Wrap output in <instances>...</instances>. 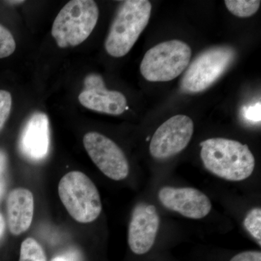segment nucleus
Instances as JSON below:
<instances>
[{
    "label": "nucleus",
    "mask_w": 261,
    "mask_h": 261,
    "mask_svg": "<svg viewBox=\"0 0 261 261\" xmlns=\"http://www.w3.org/2000/svg\"><path fill=\"white\" fill-rule=\"evenodd\" d=\"M200 146L204 166L218 177L240 181L253 172L255 158L247 145L228 139L212 138L201 142Z\"/></svg>",
    "instance_id": "nucleus-1"
},
{
    "label": "nucleus",
    "mask_w": 261,
    "mask_h": 261,
    "mask_svg": "<svg viewBox=\"0 0 261 261\" xmlns=\"http://www.w3.org/2000/svg\"><path fill=\"white\" fill-rule=\"evenodd\" d=\"M151 11L147 0L122 2L105 43L110 56L121 58L129 53L148 24Z\"/></svg>",
    "instance_id": "nucleus-2"
},
{
    "label": "nucleus",
    "mask_w": 261,
    "mask_h": 261,
    "mask_svg": "<svg viewBox=\"0 0 261 261\" xmlns=\"http://www.w3.org/2000/svg\"><path fill=\"white\" fill-rule=\"evenodd\" d=\"M99 18V9L92 0H72L62 8L51 28L58 47H75L93 32Z\"/></svg>",
    "instance_id": "nucleus-3"
},
{
    "label": "nucleus",
    "mask_w": 261,
    "mask_h": 261,
    "mask_svg": "<svg viewBox=\"0 0 261 261\" xmlns=\"http://www.w3.org/2000/svg\"><path fill=\"white\" fill-rule=\"evenodd\" d=\"M58 193L66 210L78 222H92L101 214L102 203L97 187L81 171L65 174L58 185Z\"/></svg>",
    "instance_id": "nucleus-4"
},
{
    "label": "nucleus",
    "mask_w": 261,
    "mask_h": 261,
    "mask_svg": "<svg viewBox=\"0 0 261 261\" xmlns=\"http://www.w3.org/2000/svg\"><path fill=\"white\" fill-rule=\"evenodd\" d=\"M236 57V50L229 46L202 51L187 67L180 83L182 92L196 94L208 89L231 67Z\"/></svg>",
    "instance_id": "nucleus-5"
},
{
    "label": "nucleus",
    "mask_w": 261,
    "mask_h": 261,
    "mask_svg": "<svg viewBox=\"0 0 261 261\" xmlns=\"http://www.w3.org/2000/svg\"><path fill=\"white\" fill-rule=\"evenodd\" d=\"M191 56V48L181 41L160 43L145 53L140 65L141 73L148 82H169L186 69Z\"/></svg>",
    "instance_id": "nucleus-6"
},
{
    "label": "nucleus",
    "mask_w": 261,
    "mask_h": 261,
    "mask_svg": "<svg viewBox=\"0 0 261 261\" xmlns=\"http://www.w3.org/2000/svg\"><path fill=\"white\" fill-rule=\"evenodd\" d=\"M84 147L94 164L108 178L121 181L128 176L129 165L125 154L111 139L97 132L84 135Z\"/></svg>",
    "instance_id": "nucleus-7"
},
{
    "label": "nucleus",
    "mask_w": 261,
    "mask_h": 261,
    "mask_svg": "<svg viewBox=\"0 0 261 261\" xmlns=\"http://www.w3.org/2000/svg\"><path fill=\"white\" fill-rule=\"evenodd\" d=\"M193 132L194 123L190 117L185 115L171 117L154 132L149 152L154 159H169L186 148Z\"/></svg>",
    "instance_id": "nucleus-8"
},
{
    "label": "nucleus",
    "mask_w": 261,
    "mask_h": 261,
    "mask_svg": "<svg viewBox=\"0 0 261 261\" xmlns=\"http://www.w3.org/2000/svg\"><path fill=\"white\" fill-rule=\"evenodd\" d=\"M159 198L161 203L168 210L189 219H202L212 208L207 195L190 187H163L159 192Z\"/></svg>",
    "instance_id": "nucleus-9"
},
{
    "label": "nucleus",
    "mask_w": 261,
    "mask_h": 261,
    "mask_svg": "<svg viewBox=\"0 0 261 261\" xmlns=\"http://www.w3.org/2000/svg\"><path fill=\"white\" fill-rule=\"evenodd\" d=\"M160 226L155 207L141 202L132 212L128 227V243L136 255H145L152 249Z\"/></svg>",
    "instance_id": "nucleus-10"
},
{
    "label": "nucleus",
    "mask_w": 261,
    "mask_h": 261,
    "mask_svg": "<svg viewBox=\"0 0 261 261\" xmlns=\"http://www.w3.org/2000/svg\"><path fill=\"white\" fill-rule=\"evenodd\" d=\"M79 100L89 110L112 116H119L128 109L125 96L118 91L108 90L102 76L95 73L86 77Z\"/></svg>",
    "instance_id": "nucleus-11"
},
{
    "label": "nucleus",
    "mask_w": 261,
    "mask_h": 261,
    "mask_svg": "<svg viewBox=\"0 0 261 261\" xmlns=\"http://www.w3.org/2000/svg\"><path fill=\"white\" fill-rule=\"evenodd\" d=\"M50 136L49 119L43 113L33 114L23 126L19 139V149L25 159L42 161L49 153Z\"/></svg>",
    "instance_id": "nucleus-12"
},
{
    "label": "nucleus",
    "mask_w": 261,
    "mask_h": 261,
    "mask_svg": "<svg viewBox=\"0 0 261 261\" xmlns=\"http://www.w3.org/2000/svg\"><path fill=\"white\" fill-rule=\"evenodd\" d=\"M34 200L32 192L17 188L10 192L7 200V216L10 232L19 235L25 232L32 224Z\"/></svg>",
    "instance_id": "nucleus-13"
},
{
    "label": "nucleus",
    "mask_w": 261,
    "mask_h": 261,
    "mask_svg": "<svg viewBox=\"0 0 261 261\" xmlns=\"http://www.w3.org/2000/svg\"><path fill=\"white\" fill-rule=\"evenodd\" d=\"M224 3L228 11L240 18L252 16L260 5L259 0H226Z\"/></svg>",
    "instance_id": "nucleus-14"
},
{
    "label": "nucleus",
    "mask_w": 261,
    "mask_h": 261,
    "mask_svg": "<svg viewBox=\"0 0 261 261\" xmlns=\"http://www.w3.org/2000/svg\"><path fill=\"white\" fill-rule=\"evenodd\" d=\"M19 261H47V256L42 245L29 238L21 244Z\"/></svg>",
    "instance_id": "nucleus-15"
},
{
    "label": "nucleus",
    "mask_w": 261,
    "mask_h": 261,
    "mask_svg": "<svg viewBox=\"0 0 261 261\" xmlns=\"http://www.w3.org/2000/svg\"><path fill=\"white\" fill-rule=\"evenodd\" d=\"M244 226L249 233L261 245V209L255 207L247 213Z\"/></svg>",
    "instance_id": "nucleus-16"
},
{
    "label": "nucleus",
    "mask_w": 261,
    "mask_h": 261,
    "mask_svg": "<svg viewBox=\"0 0 261 261\" xmlns=\"http://www.w3.org/2000/svg\"><path fill=\"white\" fill-rule=\"evenodd\" d=\"M16 44L9 30L0 24V58L11 56L15 51Z\"/></svg>",
    "instance_id": "nucleus-17"
},
{
    "label": "nucleus",
    "mask_w": 261,
    "mask_h": 261,
    "mask_svg": "<svg viewBox=\"0 0 261 261\" xmlns=\"http://www.w3.org/2000/svg\"><path fill=\"white\" fill-rule=\"evenodd\" d=\"M11 107V94L7 91L0 90V130L3 128L10 116Z\"/></svg>",
    "instance_id": "nucleus-18"
},
{
    "label": "nucleus",
    "mask_w": 261,
    "mask_h": 261,
    "mask_svg": "<svg viewBox=\"0 0 261 261\" xmlns=\"http://www.w3.org/2000/svg\"><path fill=\"white\" fill-rule=\"evenodd\" d=\"M241 116L244 120L250 124L260 123V102L250 105L242 108Z\"/></svg>",
    "instance_id": "nucleus-19"
},
{
    "label": "nucleus",
    "mask_w": 261,
    "mask_h": 261,
    "mask_svg": "<svg viewBox=\"0 0 261 261\" xmlns=\"http://www.w3.org/2000/svg\"><path fill=\"white\" fill-rule=\"evenodd\" d=\"M229 261H261V252L257 250L240 252L231 257Z\"/></svg>",
    "instance_id": "nucleus-20"
},
{
    "label": "nucleus",
    "mask_w": 261,
    "mask_h": 261,
    "mask_svg": "<svg viewBox=\"0 0 261 261\" xmlns=\"http://www.w3.org/2000/svg\"><path fill=\"white\" fill-rule=\"evenodd\" d=\"M7 157L4 152H0V199L3 197L6 186Z\"/></svg>",
    "instance_id": "nucleus-21"
},
{
    "label": "nucleus",
    "mask_w": 261,
    "mask_h": 261,
    "mask_svg": "<svg viewBox=\"0 0 261 261\" xmlns=\"http://www.w3.org/2000/svg\"><path fill=\"white\" fill-rule=\"evenodd\" d=\"M75 257L71 253L63 254L53 257L51 261H75Z\"/></svg>",
    "instance_id": "nucleus-22"
},
{
    "label": "nucleus",
    "mask_w": 261,
    "mask_h": 261,
    "mask_svg": "<svg viewBox=\"0 0 261 261\" xmlns=\"http://www.w3.org/2000/svg\"><path fill=\"white\" fill-rule=\"evenodd\" d=\"M5 226H6V225H5L4 217H3V215L0 214V240H1L2 238L4 236Z\"/></svg>",
    "instance_id": "nucleus-23"
},
{
    "label": "nucleus",
    "mask_w": 261,
    "mask_h": 261,
    "mask_svg": "<svg viewBox=\"0 0 261 261\" xmlns=\"http://www.w3.org/2000/svg\"><path fill=\"white\" fill-rule=\"evenodd\" d=\"M8 3H12V4H20V3H23V1H8Z\"/></svg>",
    "instance_id": "nucleus-24"
}]
</instances>
